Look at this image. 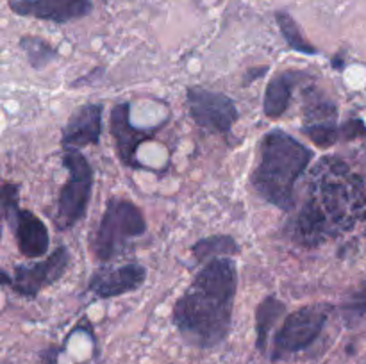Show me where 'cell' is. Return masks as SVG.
<instances>
[{
    "mask_svg": "<svg viewBox=\"0 0 366 364\" xmlns=\"http://www.w3.org/2000/svg\"><path fill=\"white\" fill-rule=\"evenodd\" d=\"M365 314H366V291L354 295L352 298L347 302V305L343 307V316L347 318L349 323L360 321Z\"/></svg>",
    "mask_w": 366,
    "mask_h": 364,
    "instance_id": "cell-20",
    "label": "cell"
},
{
    "mask_svg": "<svg viewBox=\"0 0 366 364\" xmlns=\"http://www.w3.org/2000/svg\"><path fill=\"white\" fill-rule=\"evenodd\" d=\"M41 359H43V364H56L57 350H56V348L46 350V352L41 353Z\"/></svg>",
    "mask_w": 366,
    "mask_h": 364,
    "instance_id": "cell-21",
    "label": "cell"
},
{
    "mask_svg": "<svg viewBox=\"0 0 366 364\" xmlns=\"http://www.w3.org/2000/svg\"><path fill=\"white\" fill-rule=\"evenodd\" d=\"M9 7L18 16L68 24L88 16L93 4L92 0H9Z\"/></svg>",
    "mask_w": 366,
    "mask_h": 364,
    "instance_id": "cell-13",
    "label": "cell"
},
{
    "mask_svg": "<svg viewBox=\"0 0 366 364\" xmlns=\"http://www.w3.org/2000/svg\"><path fill=\"white\" fill-rule=\"evenodd\" d=\"M186 103L192 120L200 128L213 134H231L232 125L239 116L234 100L225 96L224 93L209 91L204 88L186 89Z\"/></svg>",
    "mask_w": 366,
    "mask_h": 364,
    "instance_id": "cell-8",
    "label": "cell"
},
{
    "mask_svg": "<svg viewBox=\"0 0 366 364\" xmlns=\"http://www.w3.org/2000/svg\"><path fill=\"white\" fill-rule=\"evenodd\" d=\"M361 220H366L363 181L345 163L325 157L313 170L307 198L288 223V234L299 245L313 248Z\"/></svg>",
    "mask_w": 366,
    "mask_h": 364,
    "instance_id": "cell-1",
    "label": "cell"
},
{
    "mask_svg": "<svg viewBox=\"0 0 366 364\" xmlns=\"http://www.w3.org/2000/svg\"><path fill=\"white\" fill-rule=\"evenodd\" d=\"M102 103H86L81 106L70 118L63 128L61 143L70 148L97 145L102 134Z\"/></svg>",
    "mask_w": 366,
    "mask_h": 364,
    "instance_id": "cell-14",
    "label": "cell"
},
{
    "mask_svg": "<svg viewBox=\"0 0 366 364\" xmlns=\"http://www.w3.org/2000/svg\"><path fill=\"white\" fill-rule=\"evenodd\" d=\"M275 20H277L279 31H281L282 38L286 39L290 49L295 50V52L299 54H306V56H317V54L320 52L317 46L311 45V43L304 38L299 24L293 20L292 14L286 13V11H277V13H275Z\"/></svg>",
    "mask_w": 366,
    "mask_h": 364,
    "instance_id": "cell-18",
    "label": "cell"
},
{
    "mask_svg": "<svg viewBox=\"0 0 366 364\" xmlns=\"http://www.w3.org/2000/svg\"><path fill=\"white\" fill-rule=\"evenodd\" d=\"M313 159L304 143L281 128H272L259 141V161L252 173V186L264 202L281 211L293 209V189Z\"/></svg>",
    "mask_w": 366,
    "mask_h": 364,
    "instance_id": "cell-3",
    "label": "cell"
},
{
    "mask_svg": "<svg viewBox=\"0 0 366 364\" xmlns=\"http://www.w3.org/2000/svg\"><path fill=\"white\" fill-rule=\"evenodd\" d=\"M145 231L147 223L139 207L127 198L111 196L89 245L93 257L99 263L117 259L129 248V243Z\"/></svg>",
    "mask_w": 366,
    "mask_h": 364,
    "instance_id": "cell-4",
    "label": "cell"
},
{
    "mask_svg": "<svg viewBox=\"0 0 366 364\" xmlns=\"http://www.w3.org/2000/svg\"><path fill=\"white\" fill-rule=\"evenodd\" d=\"M156 131V127L147 131V128H138L132 125L131 103L129 102L117 103L111 111V134L114 138L118 157H120L125 166L132 168V170H145V166L139 163L136 153H138V146L142 143L150 141Z\"/></svg>",
    "mask_w": 366,
    "mask_h": 364,
    "instance_id": "cell-11",
    "label": "cell"
},
{
    "mask_svg": "<svg viewBox=\"0 0 366 364\" xmlns=\"http://www.w3.org/2000/svg\"><path fill=\"white\" fill-rule=\"evenodd\" d=\"M236 289L238 271L234 261L217 257L204 264L172 310V321L188 345L213 348L227 338Z\"/></svg>",
    "mask_w": 366,
    "mask_h": 364,
    "instance_id": "cell-2",
    "label": "cell"
},
{
    "mask_svg": "<svg viewBox=\"0 0 366 364\" xmlns=\"http://www.w3.org/2000/svg\"><path fill=\"white\" fill-rule=\"evenodd\" d=\"M192 252L199 263H209L218 256H234L239 252V246L231 236H211L199 239L192 246Z\"/></svg>",
    "mask_w": 366,
    "mask_h": 364,
    "instance_id": "cell-17",
    "label": "cell"
},
{
    "mask_svg": "<svg viewBox=\"0 0 366 364\" xmlns=\"http://www.w3.org/2000/svg\"><path fill=\"white\" fill-rule=\"evenodd\" d=\"M286 313L285 302L277 298L275 295H268L256 309V346L261 352H267L268 346V334L275 321Z\"/></svg>",
    "mask_w": 366,
    "mask_h": 364,
    "instance_id": "cell-16",
    "label": "cell"
},
{
    "mask_svg": "<svg viewBox=\"0 0 366 364\" xmlns=\"http://www.w3.org/2000/svg\"><path fill=\"white\" fill-rule=\"evenodd\" d=\"M302 79V71L288 70L275 75V77L268 82L263 98V111L268 118L275 120V118H281L282 114L288 111L290 102H292L293 89H295V86L299 84Z\"/></svg>",
    "mask_w": 366,
    "mask_h": 364,
    "instance_id": "cell-15",
    "label": "cell"
},
{
    "mask_svg": "<svg viewBox=\"0 0 366 364\" xmlns=\"http://www.w3.org/2000/svg\"><path fill=\"white\" fill-rule=\"evenodd\" d=\"M63 164L68 177L59 191L54 221L59 231H68L86 216L93 191V168L79 148L70 146H64Z\"/></svg>",
    "mask_w": 366,
    "mask_h": 364,
    "instance_id": "cell-5",
    "label": "cell"
},
{
    "mask_svg": "<svg viewBox=\"0 0 366 364\" xmlns=\"http://www.w3.org/2000/svg\"><path fill=\"white\" fill-rule=\"evenodd\" d=\"M331 313L332 305L329 303H311L288 314L274 338L272 360H279L313 345L324 330L325 321Z\"/></svg>",
    "mask_w": 366,
    "mask_h": 364,
    "instance_id": "cell-7",
    "label": "cell"
},
{
    "mask_svg": "<svg viewBox=\"0 0 366 364\" xmlns=\"http://www.w3.org/2000/svg\"><path fill=\"white\" fill-rule=\"evenodd\" d=\"M302 132L320 148L336 145L343 136L338 125V107L315 86L304 89Z\"/></svg>",
    "mask_w": 366,
    "mask_h": 364,
    "instance_id": "cell-9",
    "label": "cell"
},
{
    "mask_svg": "<svg viewBox=\"0 0 366 364\" xmlns=\"http://www.w3.org/2000/svg\"><path fill=\"white\" fill-rule=\"evenodd\" d=\"M20 49L24 50L29 64L34 70H43V68H46L57 59V50L49 41L38 38V36H21Z\"/></svg>",
    "mask_w": 366,
    "mask_h": 364,
    "instance_id": "cell-19",
    "label": "cell"
},
{
    "mask_svg": "<svg viewBox=\"0 0 366 364\" xmlns=\"http://www.w3.org/2000/svg\"><path fill=\"white\" fill-rule=\"evenodd\" d=\"M2 216L13 231L16 246L21 256L38 259L49 252L50 234L46 225L32 211L18 206V184L4 182L2 186Z\"/></svg>",
    "mask_w": 366,
    "mask_h": 364,
    "instance_id": "cell-6",
    "label": "cell"
},
{
    "mask_svg": "<svg viewBox=\"0 0 366 364\" xmlns=\"http://www.w3.org/2000/svg\"><path fill=\"white\" fill-rule=\"evenodd\" d=\"M70 253L66 246H57L49 257L31 264H16L11 277V288L25 298H36L45 288L59 280L68 270Z\"/></svg>",
    "mask_w": 366,
    "mask_h": 364,
    "instance_id": "cell-10",
    "label": "cell"
},
{
    "mask_svg": "<svg viewBox=\"0 0 366 364\" xmlns=\"http://www.w3.org/2000/svg\"><path fill=\"white\" fill-rule=\"evenodd\" d=\"M145 278L147 268L138 263H127L117 268L102 266L92 275L86 291L93 293L97 298H114L139 289Z\"/></svg>",
    "mask_w": 366,
    "mask_h": 364,
    "instance_id": "cell-12",
    "label": "cell"
}]
</instances>
